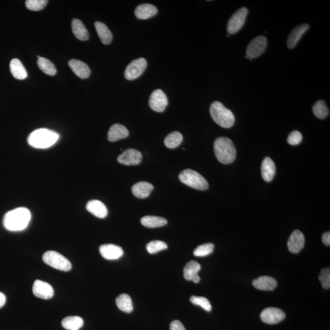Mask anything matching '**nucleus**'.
Returning a JSON list of instances; mask_svg holds the SVG:
<instances>
[{
  "label": "nucleus",
  "instance_id": "2",
  "mask_svg": "<svg viewBox=\"0 0 330 330\" xmlns=\"http://www.w3.org/2000/svg\"><path fill=\"white\" fill-rule=\"evenodd\" d=\"M59 134L47 129H39L33 131L28 138V143L33 148L47 149L57 143Z\"/></svg>",
  "mask_w": 330,
  "mask_h": 330
},
{
  "label": "nucleus",
  "instance_id": "12",
  "mask_svg": "<svg viewBox=\"0 0 330 330\" xmlns=\"http://www.w3.org/2000/svg\"><path fill=\"white\" fill-rule=\"evenodd\" d=\"M142 154L138 150L128 149L119 155L118 157V162L119 164L127 166L137 165L141 163Z\"/></svg>",
  "mask_w": 330,
  "mask_h": 330
},
{
  "label": "nucleus",
  "instance_id": "21",
  "mask_svg": "<svg viewBox=\"0 0 330 330\" xmlns=\"http://www.w3.org/2000/svg\"><path fill=\"white\" fill-rule=\"evenodd\" d=\"M128 129L125 126L119 124H114L108 132V139L111 142H115L119 139H124L129 136Z\"/></svg>",
  "mask_w": 330,
  "mask_h": 330
},
{
  "label": "nucleus",
  "instance_id": "11",
  "mask_svg": "<svg viewBox=\"0 0 330 330\" xmlns=\"http://www.w3.org/2000/svg\"><path fill=\"white\" fill-rule=\"evenodd\" d=\"M286 314L281 309L276 308H266L261 314V319L264 323L276 324L285 319Z\"/></svg>",
  "mask_w": 330,
  "mask_h": 330
},
{
  "label": "nucleus",
  "instance_id": "9",
  "mask_svg": "<svg viewBox=\"0 0 330 330\" xmlns=\"http://www.w3.org/2000/svg\"><path fill=\"white\" fill-rule=\"evenodd\" d=\"M147 67V62L144 58L134 60L126 67L124 76L127 80H133L142 75Z\"/></svg>",
  "mask_w": 330,
  "mask_h": 330
},
{
  "label": "nucleus",
  "instance_id": "37",
  "mask_svg": "<svg viewBox=\"0 0 330 330\" xmlns=\"http://www.w3.org/2000/svg\"><path fill=\"white\" fill-rule=\"evenodd\" d=\"M47 2L48 1L46 0H27L25 2V4L30 11H39L44 9Z\"/></svg>",
  "mask_w": 330,
  "mask_h": 330
},
{
  "label": "nucleus",
  "instance_id": "42",
  "mask_svg": "<svg viewBox=\"0 0 330 330\" xmlns=\"http://www.w3.org/2000/svg\"><path fill=\"white\" fill-rule=\"evenodd\" d=\"M6 300V297H5L3 294L0 293V308L4 305Z\"/></svg>",
  "mask_w": 330,
  "mask_h": 330
},
{
  "label": "nucleus",
  "instance_id": "34",
  "mask_svg": "<svg viewBox=\"0 0 330 330\" xmlns=\"http://www.w3.org/2000/svg\"><path fill=\"white\" fill-rule=\"evenodd\" d=\"M215 246L213 243H204L201 245L198 246L195 249L194 254L197 257H204L210 255L214 251Z\"/></svg>",
  "mask_w": 330,
  "mask_h": 330
},
{
  "label": "nucleus",
  "instance_id": "17",
  "mask_svg": "<svg viewBox=\"0 0 330 330\" xmlns=\"http://www.w3.org/2000/svg\"><path fill=\"white\" fill-rule=\"evenodd\" d=\"M309 29V25L307 24H304L298 25L289 34L287 45L289 49H293L296 46L297 43L301 39L302 35L305 33Z\"/></svg>",
  "mask_w": 330,
  "mask_h": 330
},
{
  "label": "nucleus",
  "instance_id": "29",
  "mask_svg": "<svg viewBox=\"0 0 330 330\" xmlns=\"http://www.w3.org/2000/svg\"><path fill=\"white\" fill-rule=\"evenodd\" d=\"M167 220L163 217L156 216H146L141 219V223L144 227L149 228L162 227L167 224Z\"/></svg>",
  "mask_w": 330,
  "mask_h": 330
},
{
  "label": "nucleus",
  "instance_id": "25",
  "mask_svg": "<svg viewBox=\"0 0 330 330\" xmlns=\"http://www.w3.org/2000/svg\"><path fill=\"white\" fill-rule=\"evenodd\" d=\"M10 70L12 75L17 80H24L27 77V72L19 59L14 58L10 63Z\"/></svg>",
  "mask_w": 330,
  "mask_h": 330
},
{
  "label": "nucleus",
  "instance_id": "24",
  "mask_svg": "<svg viewBox=\"0 0 330 330\" xmlns=\"http://www.w3.org/2000/svg\"><path fill=\"white\" fill-rule=\"evenodd\" d=\"M154 189V186L147 182H139L134 184L132 188V192L134 197L144 199L148 198Z\"/></svg>",
  "mask_w": 330,
  "mask_h": 330
},
{
  "label": "nucleus",
  "instance_id": "18",
  "mask_svg": "<svg viewBox=\"0 0 330 330\" xmlns=\"http://www.w3.org/2000/svg\"><path fill=\"white\" fill-rule=\"evenodd\" d=\"M277 284L275 278L267 276H261L253 281V286L261 291H273Z\"/></svg>",
  "mask_w": 330,
  "mask_h": 330
},
{
  "label": "nucleus",
  "instance_id": "15",
  "mask_svg": "<svg viewBox=\"0 0 330 330\" xmlns=\"http://www.w3.org/2000/svg\"><path fill=\"white\" fill-rule=\"evenodd\" d=\"M100 253L103 258L108 260H116L124 255L123 248L114 244H104L99 248Z\"/></svg>",
  "mask_w": 330,
  "mask_h": 330
},
{
  "label": "nucleus",
  "instance_id": "30",
  "mask_svg": "<svg viewBox=\"0 0 330 330\" xmlns=\"http://www.w3.org/2000/svg\"><path fill=\"white\" fill-rule=\"evenodd\" d=\"M83 324V320L78 316L66 317L62 321L63 328L67 330H79Z\"/></svg>",
  "mask_w": 330,
  "mask_h": 330
},
{
  "label": "nucleus",
  "instance_id": "7",
  "mask_svg": "<svg viewBox=\"0 0 330 330\" xmlns=\"http://www.w3.org/2000/svg\"><path fill=\"white\" fill-rule=\"evenodd\" d=\"M248 13L247 7H242L234 12L230 18L227 25V31L230 34L237 33L245 24L246 18Z\"/></svg>",
  "mask_w": 330,
  "mask_h": 330
},
{
  "label": "nucleus",
  "instance_id": "32",
  "mask_svg": "<svg viewBox=\"0 0 330 330\" xmlns=\"http://www.w3.org/2000/svg\"><path fill=\"white\" fill-rule=\"evenodd\" d=\"M182 140V134L179 132H173L165 138L164 143L167 148L174 149L179 146Z\"/></svg>",
  "mask_w": 330,
  "mask_h": 330
},
{
  "label": "nucleus",
  "instance_id": "23",
  "mask_svg": "<svg viewBox=\"0 0 330 330\" xmlns=\"http://www.w3.org/2000/svg\"><path fill=\"white\" fill-rule=\"evenodd\" d=\"M158 12L157 7L151 4H141L136 7L134 15L138 19L145 20L156 16Z\"/></svg>",
  "mask_w": 330,
  "mask_h": 330
},
{
  "label": "nucleus",
  "instance_id": "19",
  "mask_svg": "<svg viewBox=\"0 0 330 330\" xmlns=\"http://www.w3.org/2000/svg\"><path fill=\"white\" fill-rule=\"evenodd\" d=\"M86 209L91 214L99 218H104L108 215L107 208L99 200H91L86 205Z\"/></svg>",
  "mask_w": 330,
  "mask_h": 330
},
{
  "label": "nucleus",
  "instance_id": "40",
  "mask_svg": "<svg viewBox=\"0 0 330 330\" xmlns=\"http://www.w3.org/2000/svg\"><path fill=\"white\" fill-rule=\"evenodd\" d=\"M170 330H186L181 322L179 321H172L170 324Z\"/></svg>",
  "mask_w": 330,
  "mask_h": 330
},
{
  "label": "nucleus",
  "instance_id": "1",
  "mask_svg": "<svg viewBox=\"0 0 330 330\" xmlns=\"http://www.w3.org/2000/svg\"><path fill=\"white\" fill-rule=\"evenodd\" d=\"M31 218V212L29 209L19 207L6 213L3 218V225L7 230L21 231L26 229Z\"/></svg>",
  "mask_w": 330,
  "mask_h": 330
},
{
  "label": "nucleus",
  "instance_id": "28",
  "mask_svg": "<svg viewBox=\"0 0 330 330\" xmlns=\"http://www.w3.org/2000/svg\"><path fill=\"white\" fill-rule=\"evenodd\" d=\"M116 303L118 308L124 313H131L133 310L132 299L128 294H121L120 296L117 297Z\"/></svg>",
  "mask_w": 330,
  "mask_h": 330
},
{
  "label": "nucleus",
  "instance_id": "6",
  "mask_svg": "<svg viewBox=\"0 0 330 330\" xmlns=\"http://www.w3.org/2000/svg\"><path fill=\"white\" fill-rule=\"evenodd\" d=\"M42 260L47 265L57 270L68 271L72 268V264L70 261L56 251H47L43 255Z\"/></svg>",
  "mask_w": 330,
  "mask_h": 330
},
{
  "label": "nucleus",
  "instance_id": "10",
  "mask_svg": "<svg viewBox=\"0 0 330 330\" xmlns=\"http://www.w3.org/2000/svg\"><path fill=\"white\" fill-rule=\"evenodd\" d=\"M168 103L166 95L161 90L153 91L150 96L149 104L152 110L163 112Z\"/></svg>",
  "mask_w": 330,
  "mask_h": 330
},
{
  "label": "nucleus",
  "instance_id": "35",
  "mask_svg": "<svg viewBox=\"0 0 330 330\" xmlns=\"http://www.w3.org/2000/svg\"><path fill=\"white\" fill-rule=\"evenodd\" d=\"M190 300L193 304L201 307L202 308L207 312L212 310L211 304H210L209 299L205 298V297L192 296L190 297Z\"/></svg>",
  "mask_w": 330,
  "mask_h": 330
},
{
  "label": "nucleus",
  "instance_id": "33",
  "mask_svg": "<svg viewBox=\"0 0 330 330\" xmlns=\"http://www.w3.org/2000/svg\"><path fill=\"white\" fill-rule=\"evenodd\" d=\"M314 115L319 119H325L329 115V110L324 100L317 101L313 107Z\"/></svg>",
  "mask_w": 330,
  "mask_h": 330
},
{
  "label": "nucleus",
  "instance_id": "26",
  "mask_svg": "<svg viewBox=\"0 0 330 330\" xmlns=\"http://www.w3.org/2000/svg\"><path fill=\"white\" fill-rule=\"evenodd\" d=\"M95 27L99 38L103 44H110L113 39L112 33L105 24L100 22H95Z\"/></svg>",
  "mask_w": 330,
  "mask_h": 330
},
{
  "label": "nucleus",
  "instance_id": "20",
  "mask_svg": "<svg viewBox=\"0 0 330 330\" xmlns=\"http://www.w3.org/2000/svg\"><path fill=\"white\" fill-rule=\"evenodd\" d=\"M261 173L264 181L270 182L272 181L276 173V166L274 162L270 157H265L261 165Z\"/></svg>",
  "mask_w": 330,
  "mask_h": 330
},
{
  "label": "nucleus",
  "instance_id": "36",
  "mask_svg": "<svg viewBox=\"0 0 330 330\" xmlns=\"http://www.w3.org/2000/svg\"><path fill=\"white\" fill-rule=\"evenodd\" d=\"M167 248L166 243L161 240L152 241L146 246L147 251L150 254L157 253L159 251L166 250Z\"/></svg>",
  "mask_w": 330,
  "mask_h": 330
},
{
  "label": "nucleus",
  "instance_id": "22",
  "mask_svg": "<svg viewBox=\"0 0 330 330\" xmlns=\"http://www.w3.org/2000/svg\"><path fill=\"white\" fill-rule=\"evenodd\" d=\"M68 66L78 77L85 79L90 75L91 70L89 66L80 60H70L68 62Z\"/></svg>",
  "mask_w": 330,
  "mask_h": 330
},
{
  "label": "nucleus",
  "instance_id": "13",
  "mask_svg": "<svg viewBox=\"0 0 330 330\" xmlns=\"http://www.w3.org/2000/svg\"><path fill=\"white\" fill-rule=\"evenodd\" d=\"M33 292L37 298L45 299L52 298L54 295V290L52 287L46 282L40 280L35 281L33 284Z\"/></svg>",
  "mask_w": 330,
  "mask_h": 330
},
{
  "label": "nucleus",
  "instance_id": "39",
  "mask_svg": "<svg viewBox=\"0 0 330 330\" xmlns=\"http://www.w3.org/2000/svg\"><path fill=\"white\" fill-rule=\"evenodd\" d=\"M303 136L300 132L298 131L292 132L288 137V143L291 145H298L301 143Z\"/></svg>",
  "mask_w": 330,
  "mask_h": 330
},
{
  "label": "nucleus",
  "instance_id": "16",
  "mask_svg": "<svg viewBox=\"0 0 330 330\" xmlns=\"http://www.w3.org/2000/svg\"><path fill=\"white\" fill-rule=\"evenodd\" d=\"M201 266L197 261H191L184 268V277L187 281H192L195 283H199L200 278L198 273Z\"/></svg>",
  "mask_w": 330,
  "mask_h": 330
},
{
  "label": "nucleus",
  "instance_id": "31",
  "mask_svg": "<svg viewBox=\"0 0 330 330\" xmlns=\"http://www.w3.org/2000/svg\"><path fill=\"white\" fill-rule=\"evenodd\" d=\"M37 65L42 72L50 76L55 75L57 73V68L50 60L39 56H37Z\"/></svg>",
  "mask_w": 330,
  "mask_h": 330
},
{
  "label": "nucleus",
  "instance_id": "3",
  "mask_svg": "<svg viewBox=\"0 0 330 330\" xmlns=\"http://www.w3.org/2000/svg\"><path fill=\"white\" fill-rule=\"evenodd\" d=\"M214 152L218 161L223 164H232L236 157L234 144L227 137H220L215 139L214 144Z\"/></svg>",
  "mask_w": 330,
  "mask_h": 330
},
{
  "label": "nucleus",
  "instance_id": "38",
  "mask_svg": "<svg viewBox=\"0 0 330 330\" xmlns=\"http://www.w3.org/2000/svg\"><path fill=\"white\" fill-rule=\"evenodd\" d=\"M319 280L321 281L322 288L329 289L330 288V269L323 268L320 273Z\"/></svg>",
  "mask_w": 330,
  "mask_h": 330
},
{
  "label": "nucleus",
  "instance_id": "14",
  "mask_svg": "<svg viewBox=\"0 0 330 330\" xmlns=\"http://www.w3.org/2000/svg\"><path fill=\"white\" fill-rule=\"evenodd\" d=\"M304 236L299 230H295L291 233L288 241L289 251L294 254L298 253L304 245Z\"/></svg>",
  "mask_w": 330,
  "mask_h": 330
},
{
  "label": "nucleus",
  "instance_id": "8",
  "mask_svg": "<svg viewBox=\"0 0 330 330\" xmlns=\"http://www.w3.org/2000/svg\"><path fill=\"white\" fill-rule=\"evenodd\" d=\"M267 39L264 35L256 37L249 44L246 52V57L249 60L260 57L265 50Z\"/></svg>",
  "mask_w": 330,
  "mask_h": 330
},
{
  "label": "nucleus",
  "instance_id": "5",
  "mask_svg": "<svg viewBox=\"0 0 330 330\" xmlns=\"http://www.w3.org/2000/svg\"><path fill=\"white\" fill-rule=\"evenodd\" d=\"M183 184L198 190H205L209 184L204 177L194 170L187 169L182 171L179 176Z\"/></svg>",
  "mask_w": 330,
  "mask_h": 330
},
{
  "label": "nucleus",
  "instance_id": "41",
  "mask_svg": "<svg viewBox=\"0 0 330 330\" xmlns=\"http://www.w3.org/2000/svg\"><path fill=\"white\" fill-rule=\"evenodd\" d=\"M322 240L325 245L327 246L330 245V232L329 231L324 233L323 235H322Z\"/></svg>",
  "mask_w": 330,
  "mask_h": 330
},
{
  "label": "nucleus",
  "instance_id": "27",
  "mask_svg": "<svg viewBox=\"0 0 330 330\" xmlns=\"http://www.w3.org/2000/svg\"><path fill=\"white\" fill-rule=\"evenodd\" d=\"M72 29L73 34L78 39L85 41L89 39L90 35L88 30L80 20L77 19L72 20Z\"/></svg>",
  "mask_w": 330,
  "mask_h": 330
},
{
  "label": "nucleus",
  "instance_id": "4",
  "mask_svg": "<svg viewBox=\"0 0 330 330\" xmlns=\"http://www.w3.org/2000/svg\"><path fill=\"white\" fill-rule=\"evenodd\" d=\"M210 113L213 120L222 128H231L235 123V117L229 109L226 108L220 101H215L210 107Z\"/></svg>",
  "mask_w": 330,
  "mask_h": 330
}]
</instances>
